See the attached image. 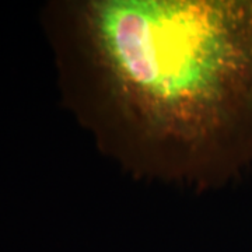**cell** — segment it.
I'll return each mask as SVG.
<instances>
[{
    "instance_id": "6da1fadb",
    "label": "cell",
    "mask_w": 252,
    "mask_h": 252,
    "mask_svg": "<svg viewBox=\"0 0 252 252\" xmlns=\"http://www.w3.org/2000/svg\"><path fill=\"white\" fill-rule=\"evenodd\" d=\"M64 99L136 180L196 192L252 171V0L55 7Z\"/></svg>"
}]
</instances>
